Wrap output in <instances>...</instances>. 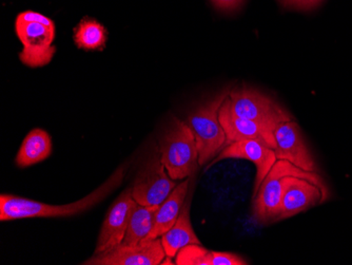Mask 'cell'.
Masks as SVG:
<instances>
[{"label": "cell", "mask_w": 352, "mask_h": 265, "mask_svg": "<svg viewBox=\"0 0 352 265\" xmlns=\"http://www.w3.org/2000/svg\"><path fill=\"white\" fill-rule=\"evenodd\" d=\"M211 3L219 9L231 11V10L237 9L244 3V0H211Z\"/></svg>", "instance_id": "7402d4cb"}, {"label": "cell", "mask_w": 352, "mask_h": 265, "mask_svg": "<svg viewBox=\"0 0 352 265\" xmlns=\"http://www.w3.org/2000/svg\"><path fill=\"white\" fill-rule=\"evenodd\" d=\"M158 207L136 204L122 244L138 245L148 241V237L153 229Z\"/></svg>", "instance_id": "ac0fdd59"}, {"label": "cell", "mask_w": 352, "mask_h": 265, "mask_svg": "<svg viewBox=\"0 0 352 265\" xmlns=\"http://www.w3.org/2000/svg\"><path fill=\"white\" fill-rule=\"evenodd\" d=\"M176 265H245V259L233 253L213 252L201 244H190L177 253Z\"/></svg>", "instance_id": "2e32d148"}, {"label": "cell", "mask_w": 352, "mask_h": 265, "mask_svg": "<svg viewBox=\"0 0 352 265\" xmlns=\"http://www.w3.org/2000/svg\"><path fill=\"white\" fill-rule=\"evenodd\" d=\"M108 39V32L104 25L94 19L80 21L74 31V43L84 50H102Z\"/></svg>", "instance_id": "d6986e66"}, {"label": "cell", "mask_w": 352, "mask_h": 265, "mask_svg": "<svg viewBox=\"0 0 352 265\" xmlns=\"http://www.w3.org/2000/svg\"><path fill=\"white\" fill-rule=\"evenodd\" d=\"M126 169L120 167L100 187L84 199L67 205L45 204L17 195H0V220L11 221L27 218H60L76 215L100 203L122 183Z\"/></svg>", "instance_id": "6da1fadb"}, {"label": "cell", "mask_w": 352, "mask_h": 265, "mask_svg": "<svg viewBox=\"0 0 352 265\" xmlns=\"http://www.w3.org/2000/svg\"><path fill=\"white\" fill-rule=\"evenodd\" d=\"M230 90H223L214 98L199 105L188 116L187 124L195 134L199 150V164L211 161L226 147V134L219 122V112Z\"/></svg>", "instance_id": "3957f363"}, {"label": "cell", "mask_w": 352, "mask_h": 265, "mask_svg": "<svg viewBox=\"0 0 352 265\" xmlns=\"http://www.w3.org/2000/svg\"><path fill=\"white\" fill-rule=\"evenodd\" d=\"M160 158L172 180H184L195 173L199 164V150L195 134L187 123L172 120L162 136Z\"/></svg>", "instance_id": "7a4b0ae2"}, {"label": "cell", "mask_w": 352, "mask_h": 265, "mask_svg": "<svg viewBox=\"0 0 352 265\" xmlns=\"http://www.w3.org/2000/svg\"><path fill=\"white\" fill-rule=\"evenodd\" d=\"M229 104L236 116L258 123L265 129L274 132L283 123L292 118L276 100L255 89L243 87L229 92Z\"/></svg>", "instance_id": "5b68a950"}, {"label": "cell", "mask_w": 352, "mask_h": 265, "mask_svg": "<svg viewBox=\"0 0 352 265\" xmlns=\"http://www.w3.org/2000/svg\"><path fill=\"white\" fill-rule=\"evenodd\" d=\"M176 186L175 181L168 175L160 156L154 154L136 177L132 195L138 204L160 206Z\"/></svg>", "instance_id": "ba28073f"}, {"label": "cell", "mask_w": 352, "mask_h": 265, "mask_svg": "<svg viewBox=\"0 0 352 265\" xmlns=\"http://www.w3.org/2000/svg\"><path fill=\"white\" fill-rule=\"evenodd\" d=\"M52 152V140L50 134L41 128L29 132L21 149L16 156V165L21 168L29 167L45 161Z\"/></svg>", "instance_id": "e0dca14e"}, {"label": "cell", "mask_w": 352, "mask_h": 265, "mask_svg": "<svg viewBox=\"0 0 352 265\" xmlns=\"http://www.w3.org/2000/svg\"><path fill=\"white\" fill-rule=\"evenodd\" d=\"M161 239L166 256L170 259L175 258L177 253L187 245L201 244L190 220V198L184 205L179 219L169 231L164 233Z\"/></svg>", "instance_id": "9a60e30c"}, {"label": "cell", "mask_w": 352, "mask_h": 265, "mask_svg": "<svg viewBox=\"0 0 352 265\" xmlns=\"http://www.w3.org/2000/svg\"><path fill=\"white\" fill-rule=\"evenodd\" d=\"M161 238L145 241L138 245L120 244L95 253L86 265H158L166 258Z\"/></svg>", "instance_id": "9c48e42d"}, {"label": "cell", "mask_w": 352, "mask_h": 265, "mask_svg": "<svg viewBox=\"0 0 352 265\" xmlns=\"http://www.w3.org/2000/svg\"><path fill=\"white\" fill-rule=\"evenodd\" d=\"M219 118L221 127L226 134V146L235 142L256 140L272 149H276V143L274 132L265 129L258 123L236 116L231 110L228 98L219 108Z\"/></svg>", "instance_id": "4fadbf2b"}, {"label": "cell", "mask_w": 352, "mask_h": 265, "mask_svg": "<svg viewBox=\"0 0 352 265\" xmlns=\"http://www.w3.org/2000/svg\"><path fill=\"white\" fill-rule=\"evenodd\" d=\"M226 159H243L252 162L256 167V178H255L254 193H258L261 184L268 175L271 168L276 162V150L265 145L256 140H246V141L235 142L226 146L221 150L219 157L212 164Z\"/></svg>", "instance_id": "7c38bea8"}, {"label": "cell", "mask_w": 352, "mask_h": 265, "mask_svg": "<svg viewBox=\"0 0 352 265\" xmlns=\"http://www.w3.org/2000/svg\"><path fill=\"white\" fill-rule=\"evenodd\" d=\"M190 180L186 179L179 185L176 186L169 197L166 199L163 204L160 205L156 211L155 221L153 229L150 233L147 240L161 238L166 231H169L181 215L182 209L185 205L186 198L189 189Z\"/></svg>", "instance_id": "5bb4252c"}, {"label": "cell", "mask_w": 352, "mask_h": 265, "mask_svg": "<svg viewBox=\"0 0 352 265\" xmlns=\"http://www.w3.org/2000/svg\"><path fill=\"white\" fill-rule=\"evenodd\" d=\"M300 171L302 169L290 162L276 160L274 167L261 184L258 193L253 195V218L258 223L278 220L285 179Z\"/></svg>", "instance_id": "8992f818"}, {"label": "cell", "mask_w": 352, "mask_h": 265, "mask_svg": "<svg viewBox=\"0 0 352 265\" xmlns=\"http://www.w3.org/2000/svg\"><path fill=\"white\" fill-rule=\"evenodd\" d=\"M284 7L290 8V9L302 10V11H308V10L314 9L318 5H321L323 0H278Z\"/></svg>", "instance_id": "ffe728a7"}, {"label": "cell", "mask_w": 352, "mask_h": 265, "mask_svg": "<svg viewBox=\"0 0 352 265\" xmlns=\"http://www.w3.org/2000/svg\"><path fill=\"white\" fill-rule=\"evenodd\" d=\"M276 159L285 160L305 171L316 173V164L306 145L300 126L294 120L283 123L274 130Z\"/></svg>", "instance_id": "8fae6325"}, {"label": "cell", "mask_w": 352, "mask_h": 265, "mask_svg": "<svg viewBox=\"0 0 352 265\" xmlns=\"http://www.w3.org/2000/svg\"><path fill=\"white\" fill-rule=\"evenodd\" d=\"M15 32L23 43L19 59L23 65L35 69L50 64L56 52V47L53 45L55 25L49 27L43 23L16 19Z\"/></svg>", "instance_id": "52a82bcc"}, {"label": "cell", "mask_w": 352, "mask_h": 265, "mask_svg": "<svg viewBox=\"0 0 352 265\" xmlns=\"http://www.w3.org/2000/svg\"><path fill=\"white\" fill-rule=\"evenodd\" d=\"M16 19L27 21V23H43V25H49V27L55 25L54 21L52 19L45 17L43 14L36 13V12L33 11L23 12V13L19 14V17H16Z\"/></svg>", "instance_id": "44dd1931"}, {"label": "cell", "mask_w": 352, "mask_h": 265, "mask_svg": "<svg viewBox=\"0 0 352 265\" xmlns=\"http://www.w3.org/2000/svg\"><path fill=\"white\" fill-rule=\"evenodd\" d=\"M138 202L132 195V189L124 191L111 205L102 223L95 253L122 244Z\"/></svg>", "instance_id": "30bf717a"}, {"label": "cell", "mask_w": 352, "mask_h": 265, "mask_svg": "<svg viewBox=\"0 0 352 265\" xmlns=\"http://www.w3.org/2000/svg\"><path fill=\"white\" fill-rule=\"evenodd\" d=\"M329 198V189L318 173L305 171L287 177L284 181L278 220L292 218L321 204Z\"/></svg>", "instance_id": "277c9868"}]
</instances>
